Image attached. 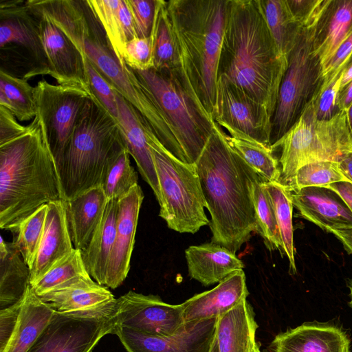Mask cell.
I'll list each match as a JSON object with an SVG mask.
<instances>
[{
	"label": "cell",
	"instance_id": "54",
	"mask_svg": "<svg viewBox=\"0 0 352 352\" xmlns=\"http://www.w3.org/2000/svg\"><path fill=\"white\" fill-rule=\"evenodd\" d=\"M331 233L341 241L345 250L352 254V229L333 230Z\"/></svg>",
	"mask_w": 352,
	"mask_h": 352
},
{
	"label": "cell",
	"instance_id": "41",
	"mask_svg": "<svg viewBox=\"0 0 352 352\" xmlns=\"http://www.w3.org/2000/svg\"><path fill=\"white\" fill-rule=\"evenodd\" d=\"M47 204L25 219L14 234L13 242L25 263L31 267L44 232Z\"/></svg>",
	"mask_w": 352,
	"mask_h": 352
},
{
	"label": "cell",
	"instance_id": "8",
	"mask_svg": "<svg viewBox=\"0 0 352 352\" xmlns=\"http://www.w3.org/2000/svg\"><path fill=\"white\" fill-rule=\"evenodd\" d=\"M162 201L160 217L168 228L179 233H196L209 225L206 203L195 164L185 163L170 153L155 134L149 135Z\"/></svg>",
	"mask_w": 352,
	"mask_h": 352
},
{
	"label": "cell",
	"instance_id": "19",
	"mask_svg": "<svg viewBox=\"0 0 352 352\" xmlns=\"http://www.w3.org/2000/svg\"><path fill=\"white\" fill-rule=\"evenodd\" d=\"M307 27L311 51L322 66L352 33V0H322Z\"/></svg>",
	"mask_w": 352,
	"mask_h": 352
},
{
	"label": "cell",
	"instance_id": "34",
	"mask_svg": "<svg viewBox=\"0 0 352 352\" xmlns=\"http://www.w3.org/2000/svg\"><path fill=\"white\" fill-rule=\"evenodd\" d=\"M153 38L154 67L161 72L177 73L178 54L171 24L166 10V1L157 0Z\"/></svg>",
	"mask_w": 352,
	"mask_h": 352
},
{
	"label": "cell",
	"instance_id": "60",
	"mask_svg": "<svg viewBox=\"0 0 352 352\" xmlns=\"http://www.w3.org/2000/svg\"><path fill=\"white\" fill-rule=\"evenodd\" d=\"M250 352H262L260 349L259 343L256 342Z\"/></svg>",
	"mask_w": 352,
	"mask_h": 352
},
{
	"label": "cell",
	"instance_id": "13",
	"mask_svg": "<svg viewBox=\"0 0 352 352\" xmlns=\"http://www.w3.org/2000/svg\"><path fill=\"white\" fill-rule=\"evenodd\" d=\"M212 118L219 125L233 127L271 147L272 114L265 105L222 77L217 80Z\"/></svg>",
	"mask_w": 352,
	"mask_h": 352
},
{
	"label": "cell",
	"instance_id": "48",
	"mask_svg": "<svg viewBox=\"0 0 352 352\" xmlns=\"http://www.w3.org/2000/svg\"><path fill=\"white\" fill-rule=\"evenodd\" d=\"M352 54V33L339 45L331 58L322 66V82H327L343 68Z\"/></svg>",
	"mask_w": 352,
	"mask_h": 352
},
{
	"label": "cell",
	"instance_id": "50",
	"mask_svg": "<svg viewBox=\"0 0 352 352\" xmlns=\"http://www.w3.org/2000/svg\"><path fill=\"white\" fill-rule=\"evenodd\" d=\"M26 129L27 126L21 125L8 109L0 106V146L19 136Z\"/></svg>",
	"mask_w": 352,
	"mask_h": 352
},
{
	"label": "cell",
	"instance_id": "33",
	"mask_svg": "<svg viewBox=\"0 0 352 352\" xmlns=\"http://www.w3.org/2000/svg\"><path fill=\"white\" fill-rule=\"evenodd\" d=\"M264 188L272 206L279 230L283 250L289 262V272L296 273L294 229L292 224L293 204L292 190L280 182H263Z\"/></svg>",
	"mask_w": 352,
	"mask_h": 352
},
{
	"label": "cell",
	"instance_id": "58",
	"mask_svg": "<svg viewBox=\"0 0 352 352\" xmlns=\"http://www.w3.org/2000/svg\"><path fill=\"white\" fill-rule=\"evenodd\" d=\"M347 286L349 290V300L348 302V305L352 309V278L349 280Z\"/></svg>",
	"mask_w": 352,
	"mask_h": 352
},
{
	"label": "cell",
	"instance_id": "3",
	"mask_svg": "<svg viewBox=\"0 0 352 352\" xmlns=\"http://www.w3.org/2000/svg\"><path fill=\"white\" fill-rule=\"evenodd\" d=\"M228 0L166 1L178 54L176 73L198 107L212 118Z\"/></svg>",
	"mask_w": 352,
	"mask_h": 352
},
{
	"label": "cell",
	"instance_id": "35",
	"mask_svg": "<svg viewBox=\"0 0 352 352\" xmlns=\"http://www.w3.org/2000/svg\"><path fill=\"white\" fill-rule=\"evenodd\" d=\"M0 106L8 109L19 121H27L36 115L34 87L1 70Z\"/></svg>",
	"mask_w": 352,
	"mask_h": 352
},
{
	"label": "cell",
	"instance_id": "25",
	"mask_svg": "<svg viewBox=\"0 0 352 352\" xmlns=\"http://www.w3.org/2000/svg\"><path fill=\"white\" fill-rule=\"evenodd\" d=\"M107 203L102 186L93 188L65 201L67 218L74 248L85 250L98 224Z\"/></svg>",
	"mask_w": 352,
	"mask_h": 352
},
{
	"label": "cell",
	"instance_id": "46",
	"mask_svg": "<svg viewBox=\"0 0 352 352\" xmlns=\"http://www.w3.org/2000/svg\"><path fill=\"white\" fill-rule=\"evenodd\" d=\"M157 0H126L139 38L148 37L152 32Z\"/></svg>",
	"mask_w": 352,
	"mask_h": 352
},
{
	"label": "cell",
	"instance_id": "29",
	"mask_svg": "<svg viewBox=\"0 0 352 352\" xmlns=\"http://www.w3.org/2000/svg\"><path fill=\"white\" fill-rule=\"evenodd\" d=\"M30 268L15 243L1 236L0 309L23 299L30 285Z\"/></svg>",
	"mask_w": 352,
	"mask_h": 352
},
{
	"label": "cell",
	"instance_id": "17",
	"mask_svg": "<svg viewBox=\"0 0 352 352\" xmlns=\"http://www.w3.org/2000/svg\"><path fill=\"white\" fill-rule=\"evenodd\" d=\"M143 199L142 188L137 184L118 200L116 236L104 283L107 287H118L128 275Z\"/></svg>",
	"mask_w": 352,
	"mask_h": 352
},
{
	"label": "cell",
	"instance_id": "1",
	"mask_svg": "<svg viewBox=\"0 0 352 352\" xmlns=\"http://www.w3.org/2000/svg\"><path fill=\"white\" fill-rule=\"evenodd\" d=\"M195 165L211 217V242L236 254L256 230L252 186L261 177L230 146L216 122Z\"/></svg>",
	"mask_w": 352,
	"mask_h": 352
},
{
	"label": "cell",
	"instance_id": "52",
	"mask_svg": "<svg viewBox=\"0 0 352 352\" xmlns=\"http://www.w3.org/2000/svg\"><path fill=\"white\" fill-rule=\"evenodd\" d=\"M336 192L346 202L352 211V184L348 182H340L330 184L327 187Z\"/></svg>",
	"mask_w": 352,
	"mask_h": 352
},
{
	"label": "cell",
	"instance_id": "44",
	"mask_svg": "<svg viewBox=\"0 0 352 352\" xmlns=\"http://www.w3.org/2000/svg\"><path fill=\"white\" fill-rule=\"evenodd\" d=\"M344 69V67L335 74L329 80L322 82L314 98L318 119L329 120L340 112L337 100Z\"/></svg>",
	"mask_w": 352,
	"mask_h": 352
},
{
	"label": "cell",
	"instance_id": "9",
	"mask_svg": "<svg viewBox=\"0 0 352 352\" xmlns=\"http://www.w3.org/2000/svg\"><path fill=\"white\" fill-rule=\"evenodd\" d=\"M149 89L166 118L185 161L195 164L211 135L215 122L202 111L175 73L133 69Z\"/></svg>",
	"mask_w": 352,
	"mask_h": 352
},
{
	"label": "cell",
	"instance_id": "7",
	"mask_svg": "<svg viewBox=\"0 0 352 352\" xmlns=\"http://www.w3.org/2000/svg\"><path fill=\"white\" fill-rule=\"evenodd\" d=\"M271 148L273 151L280 148V183L290 187L302 166L317 162H338L352 151L346 111H340L329 120H319L313 98L295 124Z\"/></svg>",
	"mask_w": 352,
	"mask_h": 352
},
{
	"label": "cell",
	"instance_id": "45",
	"mask_svg": "<svg viewBox=\"0 0 352 352\" xmlns=\"http://www.w3.org/2000/svg\"><path fill=\"white\" fill-rule=\"evenodd\" d=\"M125 64L135 70H147L154 67L153 38H135L126 43L124 52Z\"/></svg>",
	"mask_w": 352,
	"mask_h": 352
},
{
	"label": "cell",
	"instance_id": "42",
	"mask_svg": "<svg viewBox=\"0 0 352 352\" xmlns=\"http://www.w3.org/2000/svg\"><path fill=\"white\" fill-rule=\"evenodd\" d=\"M340 182L348 180L340 171L338 162H317L300 167L289 188L294 191L305 187H327Z\"/></svg>",
	"mask_w": 352,
	"mask_h": 352
},
{
	"label": "cell",
	"instance_id": "20",
	"mask_svg": "<svg viewBox=\"0 0 352 352\" xmlns=\"http://www.w3.org/2000/svg\"><path fill=\"white\" fill-rule=\"evenodd\" d=\"M74 249L68 226L65 201L48 203L44 232L30 268V285L38 281Z\"/></svg>",
	"mask_w": 352,
	"mask_h": 352
},
{
	"label": "cell",
	"instance_id": "12",
	"mask_svg": "<svg viewBox=\"0 0 352 352\" xmlns=\"http://www.w3.org/2000/svg\"><path fill=\"white\" fill-rule=\"evenodd\" d=\"M82 88L39 80L34 87L39 116L56 165L61 160L87 98Z\"/></svg>",
	"mask_w": 352,
	"mask_h": 352
},
{
	"label": "cell",
	"instance_id": "53",
	"mask_svg": "<svg viewBox=\"0 0 352 352\" xmlns=\"http://www.w3.org/2000/svg\"><path fill=\"white\" fill-rule=\"evenodd\" d=\"M352 104V80L340 88L337 100L340 111H346Z\"/></svg>",
	"mask_w": 352,
	"mask_h": 352
},
{
	"label": "cell",
	"instance_id": "40",
	"mask_svg": "<svg viewBox=\"0 0 352 352\" xmlns=\"http://www.w3.org/2000/svg\"><path fill=\"white\" fill-rule=\"evenodd\" d=\"M129 155L125 149L108 164L102 184L107 201L119 200L138 184V173L131 165Z\"/></svg>",
	"mask_w": 352,
	"mask_h": 352
},
{
	"label": "cell",
	"instance_id": "36",
	"mask_svg": "<svg viewBox=\"0 0 352 352\" xmlns=\"http://www.w3.org/2000/svg\"><path fill=\"white\" fill-rule=\"evenodd\" d=\"M1 8H4V10L1 9V10L10 12L16 16H14L12 14L1 12V47L9 43H15L28 48L36 57L38 58L43 57L44 58L36 25L34 26L19 16V8H16L15 6L1 5Z\"/></svg>",
	"mask_w": 352,
	"mask_h": 352
},
{
	"label": "cell",
	"instance_id": "27",
	"mask_svg": "<svg viewBox=\"0 0 352 352\" xmlns=\"http://www.w3.org/2000/svg\"><path fill=\"white\" fill-rule=\"evenodd\" d=\"M38 297L57 312L93 309L116 299L107 287L98 284L91 276L81 278Z\"/></svg>",
	"mask_w": 352,
	"mask_h": 352
},
{
	"label": "cell",
	"instance_id": "11",
	"mask_svg": "<svg viewBox=\"0 0 352 352\" xmlns=\"http://www.w3.org/2000/svg\"><path fill=\"white\" fill-rule=\"evenodd\" d=\"M116 312V299L93 309L55 311L27 352H93L102 338L114 334Z\"/></svg>",
	"mask_w": 352,
	"mask_h": 352
},
{
	"label": "cell",
	"instance_id": "15",
	"mask_svg": "<svg viewBox=\"0 0 352 352\" xmlns=\"http://www.w3.org/2000/svg\"><path fill=\"white\" fill-rule=\"evenodd\" d=\"M26 7L38 18L36 25L45 61L42 73L50 75L58 85L80 87L91 94L80 51L47 15Z\"/></svg>",
	"mask_w": 352,
	"mask_h": 352
},
{
	"label": "cell",
	"instance_id": "6",
	"mask_svg": "<svg viewBox=\"0 0 352 352\" xmlns=\"http://www.w3.org/2000/svg\"><path fill=\"white\" fill-rule=\"evenodd\" d=\"M126 149L118 122L91 95L71 140L56 165L63 199L102 186L111 159Z\"/></svg>",
	"mask_w": 352,
	"mask_h": 352
},
{
	"label": "cell",
	"instance_id": "21",
	"mask_svg": "<svg viewBox=\"0 0 352 352\" xmlns=\"http://www.w3.org/2000/svg\"><path fill=\"white\" fill-rule=\"evenodd\" d=\"M293 206L299 215L323 230L352 229V211L334 190L325 187H305L292 191Z\"/></svg>",
	"mask_w": 352,
	"mask_h": 352
},
{
	"label": "cell",
	"instance_id": "37",
	"mask_svg": "<svg viewBox=\"0 0 352 352\" xmlns=\"http://www.w3.org/2000/svg\"><path fill=\"white\" fill-rule=\"evenodd\" d=\"M120 0H87V6L104 31L107 43L118 61L124 67V47L126 43L119 14Z\"/></svg>",
	"mask_w": 352,
	"mask_h": 352
},
{
	"label": "cell",
	"instance_id": "18",
	"mask_svg": "<svg viewBox=\"0 0 352 352\" xmlns=\"http://www.w3.org/2000/svg\"><path fill=\"white\" fill-rule=\"evenodd\" d=\"M268 352H351L344 329L333 322H306L278 333Z\"/></svg>",
	"mask_w": 352,
	"mask_h": 352
},
{
	"label": "cell",
	"instance_id": "39",
	"mask_svg": "<svg viewBox=\"0 0 352 352\" xmlns=\"http://www.w3.org/2000/svg\"><path fill=\"white\" fill-rule=\"evenodd\" d=\"M265 182L261 178L256 180L252 186L256 230L263 238L269 250H278L283 255V243L275 218V214L270 199L262 186Z\"/></svg>",
	"mask_w": 352,
	"mask_h": 352
},
{
	"label": "cell",
	"instance_id": "31",
	"mask_svg": "<svg viewBox=\"0 0 352 352\" xmlns=\"http://www.w3.org/2000/svg\"><path fill=\"white\" fill-rule=\"evenodd\" d=\"M219 126L228 132L224 131V136L230 146L262 179L269 182H280L281 173L278 160L270 146L233 127L226 124Z\"/></svg>",
	"mask_w": 352,
	"mask_h": 352
},
{
	"label": "cell",
	"instance_id": "26",
	"mask_svg": "<svg viewBox=\"0 0 352 352\" xmlns=\"http://www.w3.org/2000/svg\"><path fill=\"white\" fill-rule=\"evenodd\" d=\"M257 329L254 309L245 299L218 318L216 339L219 352H250L256 342Z\"/></svg>",
	"mask_w": 352,
	"mask_h": 352
},
{
	"label": "cell",
	"instance_id": "30",
	"mask_svg": "<svg viewBox=\"0 0 352 352\" xmlns=\"http://www.w3.org/2000/svg\"><path fill=\"white\" fill-rule=\"evenodd\" d=\"M55 311L29 286L19 320L6 352H27L50 321Z\"/></svg>",
	"mask_w": 352,
	"mask_h": 352
},
{
	"label": "cell",
	"instance_id": "55",
	"mask_svg": "<svg viewBox=\"0 0 352 352\" xmlns=\"http://www.w3.org/2000/svg\"><path fill=\"white\" fill-rule=\"evenodd\" d=\"M338 166L343 175L352 184V151L346 154L338 162Z\"/></svg>",
	"mask_w": 352,
	"mask_h": 352
},
{
	"label": "cell",
	"instance_id": "56",
	"mask_svg": "<svg viewBox=\"0 0 352 352\" xmlns=\"http://www.w3.org/2000/svg\"><path fill=\"white\" fill-rule=\"evenodd\" d=\"M351 80H352V54L344 65L340 88L343 87Z\"/></svg>",
	"mask_w": 352,
	"mask_h": 352
},
{
	"label": "cell",
	"instance_id": "51",
	"mask_svg": "<svg viewBox=\"0 0 352 352\" xmlns=\"http://www.w3.org/2000/svg\"><path fill=\"white\" fill-rule=\"evenodd\" d=\"M122 30L126 42L138 37L135 24L126 0H120L119 6Z\"/></svg>",
	"mask_w": 352,
	"mask_h": 352
},
{
	"label": "cell",
	"instance_id": "24",
	"mask_svg": "<svg viewBox=\"0 0 352 352\" xmlns=\"http://www.w3.org/2000/svg\"><path fill=\"white\" fill-rule=\"evenodd\" d=\"M188 276L204 286L219 283L245 265L236 254L212 242L190 245L185 250Z\"/></svg>",
	"mask_w": 352,
	"mask_h": 352
},
{
	"label": "cell",
	"instance_id": "4",
	"mask_svg": "<svg viewBox=\"0 0 352 352\" xmlns=\"http://www.w3.org/2000/svg\"><path fill=\"white\" fill-rule=\"evenodd\" d=\"M61 199L56 165L36 114L24 133L0 146V228L14 234L43 205Z\"/></svg>",
	"mask_w": 352,
	"mask_h": 352
},
{
	"label": "cell",
	"instance_id": "49",
	"mask_svg": "<svg viewBox=\"0 0 352 352\" xmlns=\"http://www.w3.org/2000/svg\"><path fill=\"white\" fill-rule=\"evenodd\" d=\"M296 22L302 27L309 25L322 0H286Z\"/></svg>",
	"mask_w": 352,
	"mask_h": 352
},
{
	"label": "cell",
	"instance_id": "10",
	"mask_svg": "<svg viewBox=\"0 0 352 352\" xmlns=\"http://www.w3.org/2000/svg\"><path fill=\"white\" fill-rule=\"evenodd\" d=\"M323 81L322 64L311 51L308 28L304 27L288 58L272 120L270 144L295 124L317 94Z\"/></svg>",
	"mask_w": 352,
	"mask_h": 352
},
{
	"label": "cell",
	"instance_id": "22",
	"mask_svg": "<svg viewBox=\"0 0 352 352\" xmlns=\"http://www.w3.org/2000/svg\"><path fill=\"white\" fill-rule=\"evenodd\" d=\"M116 94L118 109L117 122L126 151L134 159L142 177L150 186L160 205L161 192L149 145V135L153 131L125 99L117 92Z\"/></svg>",
	"mask_w": 352,
	"mask_h": 352
},
{
	"label": "cell",
	"instance_id": "2",
	"mask_svg": "<svg viewBox=\"0 0 352 352\" xmlns=\"http://www.w3.org/2000/svg\"><path fill=\"white\" fill-rule=\"evenodd\" d=\"M288 65L270 32L258 0H228L218 66L222 77L274 113Z\"/></svg>",
	"mask_w": 352,
	"mask_h": 352
},
{
	"label": "cell",
	"instance_id": "23",
	"mask_svg": "<svg viewBox=\"0 0 352 352\" xmlns=\"http://www.w3.org/2000/svg\"><path fill=\"white\" fill-rule=\"evenodd\" d=\"M245 274L236 271L210 290L197 294L180 304L185 322L219 318L247 299Z\"/></svg>",
	"mask_w": 352,
	"mask_h": 352
},
{
	"label": "cell",
	"instance_id": "43",
	"mask_svg": "<svg viewBox=\"0 0 352 352\" xmlns=\"http://www.w3.org/2000/svg\"><path fill=\"white\" fill-rule=\"evenodd\" d=\"M90 91L106 111L117 121L118 109L116 91L110 83L85 54H81Z\"/></svg>",
	"mask_w": 352,
	"mask_h": 352
},
{
	"label": "cell",
	"instance_id": "38",
	"mask_svg": "<svg viewBox=\"0 0 352 352\" xmlns=\"http://www.w3.org/2000/svg\"><path fill=\"white\" fill-rule=\"evenodd\" d=\"M87 276H90L82 261L81 251L75 248L67 258L31 286L34 293L41 296Z\"/></svg>",
	"mask_w": 352,
	"mask_h": 352
},
{
	"label": "cell",
	"instance_id": "16",
	"mask_svg": "<svg viewBox=\"0 0 352 352\" xmlns=\"http://www.w3.org/2000/svg\"><path fill=\"white\" fill-rule=\"evenodd\" d=\"M218 318L187 322L173 335L157 336L116 326L126 352H210L216 338Z\"/></svg>",
	"mask_w": 352,
	"mask_h": 352
},
{
	"label": "cell",
	"instance_id": "57",
	"mask_svg": "<svg viewBox=\"0 0 352 352\" xmlns=\"http://www.w3.org/2000/svg\"><path fill=\"white\" fill-rule=\"evenodd\" d=\"M346 121L350 135L352 138V104L346 111Z\"/></svg>",
	"mask_w": 352,
	"mask_h": 352
},
{
	"label": "cell",
	"instance_id": "32",
	"mask_svg": "<svg viewBox=\"0 0 352 352\" xmlns=\"http://www.w3.org/2000/svg\"><path fill=\"white\" fill-rule=\"evenodd\" d=\"M258 3L278 50L288 60L304 27L295 21L286 0H258Z\"/></svg>",
	"mask_w": 352,
	"mask_h": 352
},
{
	"label": "cell",
	"instance_id": "59",
	"mask_svg": "<svg viewBox=\"0 0 352 352\" xmlns=\"http://www.w3.org/2000/svg\"><path fill=\"white\" fill-rule=\"evenodd\" d=\"M210 352H219L217 339L215 338Z\"/></svg>",
	"mask_w": 352,
	"mask_h": 352
},
{
	"label": "cell",
	"instance_id": "47",
	"mask_svg": "<svg viewBox=\"0 0 352 352\" xmlns=\"http://www.w3.org/2000/svg\"><path fill=\"white\" fill-rule=\"evenodd\" d=\"M23 302V299L7 308L0 309V352H6L14 336Z\"/></svg>",
	"mask_w": 352,
	"mask_h": 352
},
{
	"label": "cell",
	"instance_id": "5",
	"mask_svg": "<svg viewBox=\"0 0 352 352\" xmlns=\"http://www.w3.org/2000/svg\"><path fill=\"white\" fill-rule=\"evenodd\" d=\"M98 22L86 8L78 6L68 11L58 27L72 41L81 54L94 65L111 85L150 126L160 143L175 157L186 162L173 130L147 87L126 65L122 67L110 49Z\"/></svg>",
	"mask_w": 352,
	"mask_h": 352
},
{
	"label": "cell",
	"instance_id": "28",
	"mask_svg": "<svg viewBox=\"0 0 352 352\" xmlns=\"http://www.w3.org/2000/svg\"><path fill=\"white\" fill-rule=\"evenodd\" d=\"M118 208V200L107 201L100 223L87 247L81 251L82 259L88 274L94 280L103 286L115 241Z\"/></svg>",
	"mask_w": 352,
	"mask_h": 352
},
{
	"label": "cell",
	"instance_id": "14",
	"mask_svg": "<svg viewBox=\"0 0 352 352\" xmlns=\"http://www.w3.org/2000/svg\"><path fill=\"white\" fill-rule=\"evenodd\" d=\"M116 326L157 336H170L185 323L181 305L158 296L129 291L116 299Z\"/></svg>",
	"mask_w": 352,
	"mask_h": 352
}]
</instances>
